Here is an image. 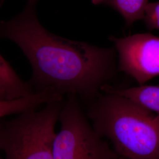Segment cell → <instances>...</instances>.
Listing matches in <instances>:
<instances>
[{
	"label": "cell",
	"instance_id": "obj_6",
	"mask_svg": "<svg viewBox=\"0 0 159 159\" xmlns=\"http://www.w3.org/2000/svg\"><path fill=\"white\" fill-rule=\"evenodd\" d=\"M34 93L29 82L21 79L0 54V101L14 100Z\"/></svg>",
	"mask_w": 159,
	"mask_h": 159
},
{
	"label": "cell",
	"instance_id": "obj_10",
	"mask_svg": "<svg viewBox=\"0 0 159 159\" xmlns=\"http://www.w3.org/2000/svg\"><path fill=\"white\" fill-rule=\"evenodd\" d=\"M143 20L148 30H159V1L148 4Z\"/></svg>",
	"mask_w": 159,
	"mask_h": 159
},
{
	"label": "cell",
	"instance_id": "obj_2",
	"mask_svg": "<svg viewBox=\"0 0 159 159\" xmlns=\"http://www.w3.org/2000/svg\"><path fill=\"white\" fill-rule=\"evenodd\" d=\"M87 117L97 133L107 138L127 159H159V114L129 99L104 93L94 100Z\"/></svg>",
	"mask_w": 159,
	"mask_h": 159
},
{
	"label": "cell",
	"instance_id": "obj_1",
	"mask_svg": "<svg viewBox=\"0 0 159 159\" xmlns=\"http://www.w3.org/2000/svg\"><path fill=\"white\" fill-rule=\"evenodd\" d=\"M37 1L29 0L11 20H0V39L15 43L28 59L33 70L29 83L35 92L94 100L115 75L116 50L52 34L39 21Z\"/></svg>",
	"mask_w": 159,
	"mask_h": 159
},
{
	"label": "cell",
	"instance_id": "obj_4",
	"mask_svg": "<svg viewBox=\"0 0 159 159\" xmlns=\"http://www.w3.org/2000/svg\"><path fill=\"white\" fill-rule=\"evenodd\" d=\"M58 121L60 127L54 142L53 159H119L113 148L89 122L78 97L67 95Z\"/></svg>",
	"mask_w": 159,
	"mask_h": 159
},
{
	"label": "cell",
	"instance_id": "obj_8",
	"mask_svg": "<svg viewBox=\"0 0 159 159\" xmlns=\"http://www.w3.org/2000/svg\"><path fill=\"white\" fill-rule=\"evenodd\" d=\"M91 2L94 5L112 7L123 16L128 26L143 18L148 4V0H91Z\"/></svg>",
	"mask_w": 159,
	"mask_h": 159
},
{
	"label": "cell",
	"instance_id": "obj_7",
	"mask_svg": "<svg viewBox=\"0 0 159 159\" xmlns=\"http://www.w3.org/2000/svg\"><path fill=\"white\" fill-rule=\"evenodd\" d=\"M102 91L125 97L143 108L159 114V86L142 85L127 89H115L107 84Z\"/></svg>",
	"mask_w": 159,
	"mask_h": 159
},
{
	"label": "cell",
	"instance_id": "obj_9",
	"mask_svg": "<svg viewBox=\"0 0 159 159\" xmlns=\"http://www.w3.org/2000/svg\"><path fill=\"white\" fill-rule=\"evenodd\" d=\"M47 101L43 93L33 94L10 101H0V119L13 114H20L30 110L37 109Z\"/></svg>",
	"mask_w": 159,
	"mask_h": 159
},
{
	"label": "cell",
	"instance_id": "obj_11",
	"mask_svg": "<svg viewBox=\"0 0 159 159\" xmlns=\"http://www.w3.org/2000/svg\"><path fill=\"white\" fill-rule=\"evenodd\" d=\"M3 1H4V0H0V6H1V5L2 4Z\"/></svg>",
	"mask_w": 159,
	"mask_h": 159
},
{
	"label": "cell",
	"instance_id": "obj_12",
	"mask_svg": "<svg viewBox=\"0 0 159 159\" xmlns=\"http://www.w3.org/2000/svg\"><path fill=\"white\" fill-rule=\"evenodd\" d=\"M1 150H0V159H2V157H1Z\"/></svg>",
	"mask_w": 159,
	"mask_h": 159
},
{
	"label": "cell",
	"instance_id": "obj_3",
	"mask_svg": "<svg viewBox=\"0 0 159 159\" xmlns=\"http://www.w3.org/2000/svg\"><path fill=\"white\" fill-rule=\"evenodd\" d=\"M64 100L0 122V150L6 159H54L55 128Z\"/></svg>",
	"mask_w": 159,
	"mask_h": 159
},
{
	"label": "cell",
	"instance_id": "obj_5",
	"mask_svg": "<svg viewBox=\"0 0 159 159\" xmlns=\"http://www.w3.org/2000/svg\"><path fill=\"white\" fill-rule=\"evenodd\" d=\"M119 56L120 71L139 85L159 75V37L148 33L125 38L110 37Z\"/></svg>",
	"mask_w": 159,
	"mask_h": 159
}]
</instances>
